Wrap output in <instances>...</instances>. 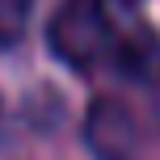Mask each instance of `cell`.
<instances>
[{
	"label": "cell",
	"mask_w": 160,
	"mask_h": 160,
	"mask_svg": "<svg viewBox=\"0 0 160 160\" xmlns=\"http://www.w3.org/2000/svg\"><path fill=\"white\" fill-rule=\"evenodd\" d=\"M47 38H51V51L72 72H93L97 63L110 59L118 30L110 21L105 0H59Z\"/></svg>",
	"instance_id": "6da1fadb"
},
{
	"label": "cell",
	"mask_w": 160,
	"mask_h": 160,
	"mask_svg": "<svg viewBox=\"0 0 160 160\" xmlns=\"http://www.w3.org/2000/svg\"><path fill=\"white\" fill-rule=\"evenodd\" d=\"M84 143L97 160H135L139 156V122L127 101L97 97L84 110Z\"/></svg>",
	"instance_id": "7a4b0ae2"
},
{
	"label": "cell",
	"mask_w": 160,
	"mask_h": 160,
	"mask_svg": "<svg viewBox=\"0 0 160 160\" xmlns=\"http://www.w3.org/2000/svg\"><path fill=\"white\" fill-rule=\"evenodd\" d=\"M110 59H114V68L127 80H135V84H160V38L148 25H135V30L118 34Z\"/></svg>",
	"instance_id": "3957f363"
},
{
	"label": "cell",
	"mask_w": 160,
	"mask_h": 160,
	"mask_svg": "<svg viewBox=\"0 0 160 160\" xmlns=\"http://www.w3.org/2000/svg\"><path fill=\"white\" fill-rule=\"evenodd\" d=\"M38 0H0V47H17L30 30Z\"/></svg>",
	"instance_id": "277c9868"
},
{
	"label": "cell",
	"mask_w": 160,
	"mask_h": 160,
	"mask_svg": "<svg viewBox=\"0 0 160 160\" xmlns=\"http://www.w3.org/2000/svg\"><path fill=\"white\" fill-rule=\"evenodd\" d=\"M122 4H139V0H122Z\"/></svg>",
	"instance_id": "5b68a950"
}]
</instances>
